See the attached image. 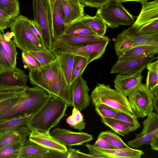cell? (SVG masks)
<instances>
[{
	"label": "cell",
	"instance_id": "obj_5",
	"mask_svg": "<svg viewBox=\"0 0 158 158\" xmlns=\"http://www.w3.org/2000/svg\"><path fill=\"white\" fill-rule=\"evenodd\" d=\"M90 95L94 106L103 104L118 110L133 114L127 98L109 85L97 83Z\"/></svg>",
	"mask_w": 158,
	"mask_h": 158
},
{
	"label": "cell",
	"instance_id": "obj_54",
	"mask_svg": "<svg viewBox=\"0 0 158 158\" xmlns=\"http://www.w3.org/2000/svg\"><path fill=\"white\" fill-rule=\"evenodd\" d=\"M149 144L151 145L152 150L155 151H158V135L153 138Z\"/></svg>",
	"mask_w": 158,
	"mask_h": 158
},
{
	"label": "cell",
	"instance_id": "obj_55",
	"mask_svg": "<svg viewBox=\"0 0 158 158\" xmlns=\"http://www.w3.org/2000/svg\"><path fill=\"white\" fill-rule=\"evenodd\" d=\"M153 106L154 112L158 114V97H155L153 99Z\"/></svg>",
	"mask_w": 158,
	"mask_h": 158
},
{
	"label": "cell",
	"instance_id": "obj_50",
	"mask_svg": "<svg viewBox=\"0 0 158 158\" xmlns=\"http://www.w3.org/2000/svg\"><path fill=\"white\" fill-rule=\"evenodd\" d=\"M50 29L51 33L52 23V16L56 0H44Z\"/></svg>",
	"mask_w": 158,
	"mask_h": 158
},
{
	"label": "cell",
	"instance_id": "obj_10",
	"mask_svg": "<svg viewBox=\"0 0 158 158\" xmlns=\"http://www.w3.org/2000/svg\"><path fill=\"white\" fill-rule=\"evenodd\" d=\"M27 76L24 71L16 67L0 72V92H20L27 86Z\"/></svg>",
	"mask_w": 158,
	"mask_h": 158
},
{
	"label": "cell",
	"instance_id": "obj_45",
	"mask_svg": "<svg viewBox=\"0 0 158 158\" xmlns=\"http://www.w3.org/2000/svg\"><path fill=\"white\" fill-rule=\"evenodd\" d=\"M15 18L0 9V32L4 33L5 30L11 27L15 22Z\"/></svg>",
	"mask_w": 158,
	"mask_h": 158
},
{
	"label": "cell",
	"instance_id": "obj_27",
	"mask_svg": "<svg viewBox=\"0 0 158 158\" xmlns=\"http://www.w3.org/2000/svg\"><path fill=\"white\" fill-rule=\"evenodd\" d=\"M54 53L67 82L71 85L72 73L75 56L65 53Z\"/></svg>",
	"mask_w": 158,
	"mask_h": 158
},
{
	"label": "cell",
	"instance_id": "obj_1",
	"mask_svg": "<svg viewBox=\"0 0 158 158\" xmlns=\"http://www.w3.org/2000/svg\"><path fill=\"white\" fill-rule=\"evenodd\" d=\"M68 106L62 99L49 94L44 104L31 115L26 126L30 131H50L58 124L64 115Z\"/></svg>",
	"mask_w": 158,
	"mask_h": 158
},
{
	"label": "cell",
	"instance_id": "obj_2",
	"mask_svg": "<svg viewBox=\"0 0 158 158\" xmlns=\"http://www.w3.org/2000/svg\"><path fill=\"white\" fill-rule=\"evenodd\" d=\"M49 94L36 86H27L24 89L22 100L11 108L0 114V122L17 117L32 115L44 104Z\"/></svg>",
	"mask_w": 158,
	"mask_h": 158
},
{
	"label": "cell",
	"instance_id": "obj_21",
	"mask_svg": "<svg viewBox=\"0 0 158 158\" xmlns=\"http://www.w3.org/2000/svg\"><path fill=\"white\" fill-rule=\"evenodd\" d=\"M142 8L136 21L132 25L139 27L158 20V0L143 3Z\"/></svg>",
	"mask_w": 158,
	"mask_h": 158
},
{
	"label": "cell",
	"instance_id": "obj_14",
	"mask_svg": "<svg viewBox=\"0 0 158 158\" xmlns=\"http://www.w3.org/2000/svg\"><path fill=\"white\" fill-rule=\"evenodd\" d=\"M50 134L61 143L68 147L81 145L93 139L92 135L87 133L75 132L59 127L54 129Z\"/></svg>",
	"mask_w": 158,
	"mask_h": 158
},
{
	"label": "cell",
	"instance_id": "obj_13",
	"mask_svg": "<svg viewBox=\"0 0 158 158\" xmlns=\"http://www.w3.org/2000/svg\"><path fill=\"white\" fill-rule=\"evenodd\" d=\"M154 56H144L118 60L111 68L110 73H141L148 64L155 59Z\"/></svg>",
	"mask_w": 158,
	"mask_h": 158
},
{
	"label": "cell",
	"instance_id": "obj_49",
	"mask_svg": "<svg viewBox=\"0 0 158 158\" xmlns=\"http://www.w3.org/2000/svg\"><path fill=\"white\" fill-rule=\"evenodd\" d=\"M68 153L48 150V152L39 156L38 158H67Z\"/></svg>",
	"mask_w": 158,
	"mask_h": 158
},
{
	"label": "cell",
	"instance_id": "obj_41",
	"mask_svg": "<svg viewBox=\"0 0 158 158\" xmlns=\"http://www.w3.org/2000/svg\"><path fill=\"white\" fill-rule=\"evenodd\" d=\"M9 54L0 43V72L15 67Z\"/></svg>",
	"mask_w": 158,
	"mask_h": 158
},
{
	"label": "cell",
	"instance_id": "obj_32",
	"mask_svg": "<svg viewBox=\"0 0 158 158\" xmlns=\"http://www.w3.org/2000/svg\"><path fill=\"white\" fill-rule=\"evenodd\" d=\"M31 115L9 119L0 122V131L12 130L26 126Z\"/></svg>",
	"mask_w": 158,
	"mask_h": 158
},
{
	"label": "cell",
	"instance_id": "obj_15",
	"mask_svg": "<svg viewBox=\"0 0 158 158\" xmlns=\"http://www.w3.org/2000/svg\"><path fill=\"white\" fill-rule=\"evenodd\" d=\"M72 106L80 111L89 106L91 101L86 81L82 75L71 84Z\"/></svg>",
	"mask_w": 158,
	"mask_h": 158
},
{
	"label": "cell",
	"instance_id": "obj_43",
	"mask_svg": "<svg viewBox=\"0 0 158 158\" xmlns=\"http://www.w3.org/2000/svg\"><path fill=\"white\" fill-rule=\"evenodd\" d=\"M95 109L97 114L101 118H114L117 110L103 104L95 106Z\"/></svg>",
	"mask_w": 158,
	"mask_h": 158
},
{
	"label": "cell",
	"instance_id": "obj_31",
	"mask_svg": "<svg viewBox=\"0 0 158 158\" xmlns=\"http://www.w3.org/2000/svg\"><path fill=\"white\" fill-rule=\"evenodd\" d=\"M102 122L119 135L124 136L132 130L125 123L115 118H101Z\"/></svg>",
	"mask_w": 158,
	"mask_h": 158
},
{
	"label": "cell",
	"instance_id": "obj_36",
	"mask_svg": "<svg viewBox=\"0 0 158 158\" xmlns=\"http://www.w3.org/2000/svg\"><path fill=\"white\" fill-rule=\"evenodd\" d=\"M35 57L40 64L42 67L56 60L55 54L51 50L36 51H27Z\"/></svg>",
	"mask_w": 158,
	"mask_h": 158
},
{
	"label": "cell",
	"instance_id": "obj_8",
	"mask_svg": "<svg viewBox=\"0 0 158 158\" xmlns=\"http://www.w3.org/2000/svg\"><path fill=\"white\" fill-rule=\"evenodd\" d=\"M127 97L133 114L137 118H144L153 111L155 96L145 84L140 83Z\"/></svg>",
	"mask_w": 158,
	"mask_h": 158
},
{
	"label": "cell",
	"instance_id": "obj_56",
	"mask_svg": "<svg viewBox=\"0 0 158 158\" xmlns=\"http://www.w3.org/2000/svg\"><path fill=\"white\" fill-rule=\"evenodd\" d=\"M118 2L121 3L122 2L128 1H135L139 2L141 4L147 2L149 0H114Z\"/></svg>",
	"mask_w": 158,
	"mask_h": 158
},
{
	"label": "cell",
	"instance_id": "obj_38",
	"mask_svg": "<svg viewBox=\"0 0 158 158\" xmlns=\"http://www.w3.org/2000/svg\"><path fill=\"white\" fill-rule=\"evenodd\" d=\"M24 142H18L0 149V158H19Z\"/></svg>",
	"mask_w": 158,
	"mask_h": 158
},
{
	"label": "cell",
	"instance_id": "obj_18",
	"mask_svg": "<svg viewBox=\"0 0 158 158\" xmlns=\"http://www.w3.org/2000/svg\"><path fill=\"white\" fill-rule=\"evenodd\" d=\"M143 77L141 73L118 74L114 81L115 89L127 97L142 83Z\"/></svg>",
	"mask_w": 158,
	"mask_h": 158
},
{
	"label": "cell",
	"instance_id": "obj_57",
	"mask_svg": "<svg viewBox=\"0 0 158 158\" xmlns=\"http://www.w3.org/2000/svg\"><path fill=\"white\" fill-rule=\"evenodd\" d=\"M73 0L75 2H77V3L79 4H81L79 2V0Z\"/></svg>",
	"mask_w": 158,
	"mask_h": 158
},
{
	"label": "cell",
	"instance_id": "obj_47",
	"mask_svg": "<svg viewBox=\"0 0 158 158\" xmlns=\"http://www.w3.org/2000/svg\"><path fill=\"white\" fill-rule=\"evenodd\" d=\"M68 156L67 158H104L101 156H95L91 154H88L82 153L79 150H77L73 148H69L68 152Z\"/></svg>",
	"mask_w": 158,
	"mask_h": 158
},
{
	"label": "cell",
	"instance_id": "obj_51",
	"mask_svg": "<svg viewBox=\"0 0 158 158\" xmlns=\"http://www.w3.org/2000/svg\"><path fill=\"white\" fill-rule=\"evenodd\" d=\"M28 25L30 28L34 35L42 43L45 45L40 31L39 27L35 23L34 21L33 20H30L29 19Z\"/></svg>",
	"mask_w": 158,
	"mask_h": 158
},
{
	"label": "cell",
	"instance_id": "obj_12",
	"mask_svg": "<svg viewBox=\"0 0 158 158\" xmlns=\"http://www.w3.org/2000/svg\"><path fill=\"white\" fill-rule=\"evenodd\" d=\"M158 135V114L152 111L143 123V128L135 138L127 142L131 148L137 149L144 144H149L155 136Z\"/></svg>",
	"mask_w": 158,
	"mask_h": 158
},
{
	"label": "cell",
	"instance_id": "obj_22",
	"mask_svg": "<svg viewBox=\"0 0 158 158\" xmlns=\"http://www.w3.org/2000/svg\"><path fill=\"white\" fill-rule=\"evenodd\" d=\"M66 26L64 23V15L61 0H56L52 16L51 34L53 40H56L62 35Z\"/></svg>",
	"mask_w": 158,
	"mask_h": 158
},
{
	"label": "cell",
	"instance_id": "obj_23",
	"mask_svg": "<svg viewBox=\"0 0 158 158\" xmlns=\"http://www.w3.org/2000/svg\"><path fill=\"white\" fill-rule=\"evenodd\" d=\"M64 15V23L67 26L78 20L84 15L83 5L73 0H61Z\"/></svg>",
	"mask_w": 158,
	"mask_h": 158
},
{
	"label": "cell",
	"instance_id": "obj_29",
	"mask_svg": "<svg viewBox=\"0 0 158 158\" xmlns=\"http://www.w3.org/2000/svg\"><path fill=\"white\" fill-rule=\"evenodd\" d=\"M109 39H110L108 36L105 35L83 36L63 34L56 40L78 45H83L98 40Z\"/></svg>",
	"mask_w": 158,
	"mask_h": 158
},
{
	"label": "cell",
	"instance_id": "obj_11",
	"mask_svg": "<svg viewBox=\"0 0 158 158\" xmlns=\"http://www.w3.org/2000/svg\"><path fill=\"white\" fill-rule=\"evenodd\" d=\"M34 21L39 27L44 43L51 50L53 42L44 0H32Z\"/></svg>",
	"mask_w": 158,
	"mask_h": 158
},
{
	"label": "cell",
	"instance_id": "obj_9",
	"mask_svg": "<svg viewBox=\"0 0 158 158\" xmlns=\"http://www.w3.org/2000/svg\"><path fill=\"white\" fill-rule=\"evenodd\" d=\"M59 65L57 60L39 69L29 71L30 83L45 90L48 94L58 76Z\"/></svg>",
	"mask_w": 158,
	"mask_h": 158
},
{
	"label": "cell",
	"instance_id": "obj_30",
	"mask_svg": "<svg viewBox=\"0 0 158 158\" xmlns=\"http://www.w3.org/2000/svg\"><path fill=\"white\" fill-rule=\"evenodd\" d=\"M63 34L83 36L98 35L92 29L78 20L67 26Z\"/></svg>",
	"mask_w": 158,
	"mask_h": 158
},
{
	"label": "cell",
	"instance_id": "obj_44",
	"mask_svg": "<svg viewBox=\"0 0 158 158\" xmlns=\"http://www.w3.org/2000/svg\"><path fill=\"white\" fill-rule=\"evenodd\" d=\"M22 57L23 64L27 66L29 71L39 69L42 67L35 57L27 52H22Z\"/></svg>",
	"mask_w": 158,
	"mask_h": 158
},
{
	"label": "cell",
	"instance_id": "obj_6",
	"mask_svg": "<svg viewBox=\"0 0 158 158\" xmlns=\"http://www.w3.org/2000/svg\"><path fill=\"white\" fill-rule=\"evenodd\" d=\"M147 45L158 48V33L145 34L139 32L132 25L117 36L114 48L117 55L133 47Z\"/></svg>",
	"mask_w": 158,
	"mask_h": 158
},
{
	"label": "cell",
	"instance_id": "obj_3",
	"mask_svg": "<svg viewBox=\"0 0 158 158\" xmlns=\"http://www.w3.org/2000/svg\"><path fill=\"white\" fill-rule=\"evenodd\" d=\"M110 39L98 40L78 45L59 40H54L51 50L54 53H65L82 56L89 63L100 58L104 53Z\"/></svg>",
	"mask_w": 158,
	"mask_h": 158
},
{
	"label": "cell",
	"instance_id": "obj_28",
	"mask_svg": "<svg viewBox=\"0 0 158 158\" xmlns=\"http://www.w3.org/2000/svg\"><path fill=\"white\" fill-rule=\"evenodd\" d=\"M85 15L78 20L92 29L98 35L104 36L107 31V26L102 20L96 15L92 16Z\"/></svg>",
	"mask_w": 158,
	"mask_h": 158
},
{
	"label": "cell",
	"instance_id": "obj_42",
	"mask_svg": "<svg viewBox=\"0 0 158 158\" xmlns=\"http://www.w3.org/2000/svg\"><path fill=\"white\" fill-rule=\"evenodd\" d=\"M24 90L16 95L0 102V114L16 104L23 98Z\"/></svg>",
	"mask_w": 158,
	"mask_h": 158
},
{
	"label": "cell",
	"instance_id": "obj_25",
	"mask_svg": "<svg viewBox=\"0 0 158 158\" xmlns=\"http://www.w3.org/2000/svg\"><path fill=\"white\" fill-rule=\"evenodd\" d=\"M148 70L145 84L147 87L152 92L155 97H158V60L151 62L147 65Z\"/></svg>",
	"mask_w": 158,
	"mask_h": 158
},
{
	"label": "cell",
	"instance_id": "obj_4",
	"mask_svg": "<svg viewBox=\"0 0 158 158\" xmlns=\"http://www.w3.org/2000/svg\"><path fill=\"white\" fill-rule=\"evenodd\" d=\"M29 19L27 17L19 15L10 27L16 47L25 52L48 50L32 31L28 25Z\"/></svg>",
	"mask_w": 158,
	"mask_h": 158
},
{
	"label": "cell",
	"instance_id": "obj_53",
	"mask_svg": "<svg viewBox=\"0 0 158 158\" xmlns=\"http://www.w3.org/2000/svg\"><path fill=\"white\" fill-rule=\"evenodd\" d=\"M20 92L13 91L0 92V102L10 98L16 95Z\"/></svg>",
	"mask_w": 158,
	"mask_h": 158
},
{
	"label": "cell",
	"instance_id": "obj_39",
	"mask_svg": "<svg viewBox=\"0 0 158 158\" xmlns=\"http://www.w3.org/2000/svg\"><path fill=\"white\" fill-rule=\"evenodd\" d=\"M0 9L8 15L15 18L20 14L18 0H0Z\"/></svg>",
	"mask_w": 158,
	"mask_h": 158
},
{
	"label": "cell",
	"instance_id": "obj_48",
	"mask_svg": "<svg viewBox=\"0 0 158 158\" xmlns=\"http://www.w3.org/2000/svg\"><path fill=\"white\" fill-rule=\"evenodd\" d=\"M110 0H79L84 7L88 6L98 9L107 3Z\"/></svg>",
	"mask_w": 158,
	"mask_h": 158
},
{
	"label": "cell",
	"instance_id": "obj_35",
	"mask_svg": "<svg viewBox=\"0 0 158 158\" xmlns=\"http://www.w3.org/2000/svg\"><path fill=\"white\" fill-rule=\"evenodd\" d=\"M89 64L87 60L81 56H75L72 73L70 84L78 77L82 75Z\"/></svg>",
	"mask_w": 158,
	"mask_h": 158
},
{
	"label": "cell",
	"instance_id": "obj_24",
	"mask_svg": "<svg viewBox=\"0 0 158 158\" xmlns=\"http://www.w3.org/2000/svg\"><path fill=\"white\" fill-rule=\"evenodd\" d=\"M158 53V48L147 45L137 46L117 55L118 60L144 56H152Z\"/></svg>",
	"mask_w": 158,
	"mask_h": 158
},
{
	"label": "cell",
	"instance_id": "obj_19",
	"mask_svg": "<svg viewBox=\"0 0 158 158\" xmlns=\"http://www.w3.org/2000/svg\"><path fill=\"white\" fill-rule=\"evenodd\" d=\"M49 94L57 96L72 106L71 85L67 82L60 67L58 76Z\"/></svg>",
	"mask_w": 158,
	"mask_h": 158
},
{
	"label": "cell",
	"instance_id": "obj_33",
	"mask_svg": "<svg viewBox=\"0 0 158 158\" xmlns=\"http://www.w3.org/2000/svg\"><path fill=\"white\" fill-rule=\"evenodd\" d=\"M98 138L103 139L114 148H125L129 147L119 136L110 131L101 132Z\"/></svg>",
	"mask_w": 158,
	"mask_h": 158
},
{
	"label": "cell",
	"instance_id": "obj_40",
	"mask_svg": "<svg viewBox=\"0 0 158 158\" xmlns=\"http://www.w3.org/2000/svg\"><path fill=\"white\" fill-rule=\"evenodd\" d=\"M114 118L127 124L131 128L132 131H134L141 127L137 118L133 114H129L125 112L117 111Z\"/></svg>",
	"mask_w": 158,
	"mask_h": 158
},
{
	"label": "cell",
	"instance_id": "obj_17",
	"mask_svg": "<svg viewBox=\"0 0 158 158\" xmlns=\"http://www.w3.org/2000/svg\"><path fill=\"white\" fill-rule=\"evenodd\" d=\"M50 131H40L31 130L29 135V139L48 150L67 152L68 149L63 144L52 136Z\"/></svg>",
	"mask_w": 158,
	"mask_h": 158
},
{
	"label": "cell",
	"instance_id": "obj_7",
	"mask_svg": "<svg viewBox=\"0 0 158 158\" xmlns=\"http://www.w3.org/2000/svg\"><path fill=\"white\" fill-rule=\"evenodd\" d=\"M96 15L100 18L110 28L119 26L132 25L134 18L121 3L114 0H110L98 9Z\"/></svg>",
	"mask_w": 158,
	"mask_h": 158
},
{
	"label": "cell",
	"instance_id": "obj_46",
	"mask_svg": "<svg viewBox=\"0 0 158 158\" xmlns=\"http://www.w3.org/2000/svg\"><path fill=\"white\" fill-rule=\"evenodd\" d=\"M137 28L138 31L142 34H151L158 33V20L149 22Z\"/></svg>",
	"mask_w": 158,
	"mask_h": 158
},
{
	"label": "cell",
	"instance_id": "obj_52",
	"mask_svg": "<svg viewBox=\"0 0 158 158\" xmlns=\"http://www.w3.org/2000/svg\"><path fill=\"white\" fill-rule=\"evenodd\" d=\"M95 145L100 148H114L107 142L101 138H97L94 144Z\"/></svg>",
	"mask_w": 158,
	"mask_h": 158
},
{
	"label": "cell",
	"instance_id": "obj_37",
	"mask_svg": "<svg viewBox=\"0 0 158 158\" xmlns=\"http://www.w3.org/2000/svg\"><path fill=\"white\" fill-rule=\"evenodd\" d=\"M10 38H8L4 33L0 32V43L9 54L14 65L16 66L18 53L16 47Z\"/></svg>",
	"mask_w": 158,
	"mask_h": 158
},
{
	"label": "cell",
	"instance_id": "obj_34",
	"mask_svg": "<svg viewBox=\"0 0 158 158\" xmlns=\"http://www.w3.org/2000/svg\"><path fill=\"white\" fill-rule=\"evenodd\" d=\"M66 122L69 127L81 131L85 128L86 123L84 122L83 116L81 111L73 108L72 114L66 119Z\"/></svg>",
	"mask_w": 158,
	"mask_h": 158
},
{
	"label": "cell",
	"instance_id": "obj_26",
	"mask_svg": "<svg viewBox=\"0 0 158 158\" xmlns=\"http://www.w3.org/2000/svg\"><path fill=\"white\" fill-rule=\"evenodd\" d=\"M48 151V150L27 139L23 143L19 158H38L39 156L47 152Z\"/></svg>",
	"mask_w": 158,
	"mask_h": 158
},
{
	"label": "cell",
	"instance_id": "obj_16",
	"mask_svg": "<svg viewBox=\"0 0 158 158\" xmlns=\"http://www.w3.org/2000/svg\"><path fill=\"white\" fill-rule=\"evenodd\" d=\"M85 146L89 151V154L102 156L104 158H140L144 154L143 151L130 147L125 148H103L88 143Z\"/></svg>",
	"mask_w": 158,
	"mask_h": 158
},
{
	"label": "cell",
	"instance_id": "obj_20",
	"mask_svg": "<svg viewBox=\"0 0 158 158\" xmlns=\"http://www.w3.org/2000/svg\"><path fill=\"white\" fill-rule=\"evenodd\" d=\"M30 132L26 126L13 130L0 131V149L18 142H24Z\"/></svg>",
	"mask_w": 158,
	"mask_h": 158
}]
</instances>
